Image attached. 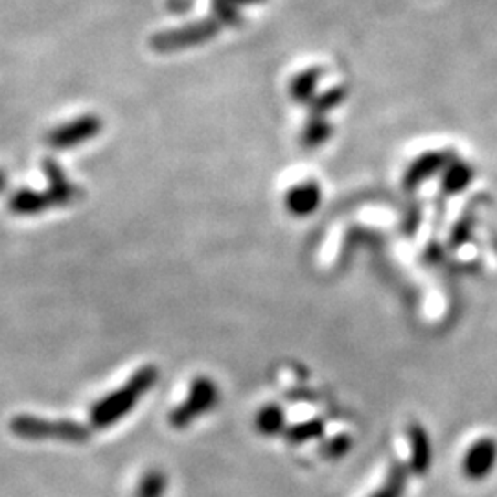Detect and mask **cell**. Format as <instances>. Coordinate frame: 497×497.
<instances>
[{
	"label": "cell",
	"instance_id": "obj_1",
	"mask_svg": "<svg viewBox=\"0 0 497 497\" xmlns=\"http://www.w3.org/2000/svg\"><path fill=\"white\" fill-rule=\"evenodd\" d=\"M157 382V370L152 366H146L139 370L137 375L130 380L128 386H123L120 391L112 393L105 400H101L94 411H92V422L98 428L111 426L123 415H128L137 402L143 398V395Z\"/></svg>",
	"mask_w": 497,
	"mask_h": 497
},
{
	"label": "cell",
	"instance_id": "obj_2",
	"mask_svg": "<svg viewBox=\"0 0 497 497\" xmlns=\"http://www.w3.org/2000/svg\"><path fill=\"white\" fill-rule=\"evenodd\" d=\"M219 400L217 386L208 378H197L192 384L188 398L170 415L174 428H186L192 420L210 411Z\"/></svg>",
	"mask_w": 497,
	"mask_h": 497
},
{
	"label": "cell",
	"instance_id": "obj_3",
	"mask_svg": "<svg viewBox=\"0 0 497 497\" xmlns=\"http://www.w3.org/2000/svg\"><path fill=\"white\" fill-rule=\"evenodd\" d=\"M100 132V120L96 116H81L47 135V144L54 150H70L89 141Z\"/></svg>",
	"mask_w": 497,
	"mask_h": 497
},
{
	"label": "cell",
	"instance_id": "obj_4",
	"mask_svg": "<svg viewBox=\"0 0 497 497\" xmlns=\"http://www.w3.org/2000/svg\"><path fill=\"white\" fill-rule=\"evenodd\" d=\"M497 462V442L490 437H484L470 446L462 460V471L468 479L479 481L484 479Z\"/></svg>",
	"mask_w": 497,
	"mask_h": 497
},
{
	"label": "cell",
	"instance_id": "obj_5",
	"mask_svg": "<svg viewBox=\"0 0 497 497\" xmlns=\"http://www.w3.org/2000/svg\"><path fill=\"white\" fill-rule=\"evenodd\" d=\"M43 170L48 181V199L52 203V206H65L70 205L76 197H78V188L67 179V175L63 174V170L59 168L58 163H54L52 159H47L43 163Z\"/></svg>",
	"mask_w": 497,
	"mask_h": 497
},
{
	"label": "cell",
	"instance_id": "obj_6",
	"mask_svg": "<svg viewBox=\"0 0 497 497\" xmlns=\"http://www.w3.org/2000/svg\"><path fill=\"white\" fill-rule=\"evenodd\" d=\"M52 203L47 194L30 190V188H21L14 192V196L8 201V208L12 214L17 216H36L50 208Z\"/></svg>",
	"mask_w": 497,
	"mask_h": 497
},
{
	"label": "cell",
	"instance_id": "obj_7",
	"mask_svg": "<svg viewBox=\"0 0 497 497\" xmlns=\"http://www.w3.org/2000/svg\"><path fill=\"white\" fill-rule=\"evenodd\" d=\"M411 446H413V457H411V470L418 475L426 473L431 464V446L428 440L426 431L420 426H411L409 429Z\"/></svg>",
	"mask_w": 497,
	"mask_h": 497
},
{
	"label": "cell",
	"instance_id": "obj_8",
	"mask_svg": "<svg viewBox=\"0 0 497 497\" xmlns=\"http://www.w3.org/2000/svg\"><path fill=\"white\" fill-rule=\"evenodd\" d=\"M284 428V413L279 406H266L257 415V429L262 435H277Z\"/></svg>",
	"mask_w": 497,
	"mask_h": 497
},
{
	"label": "cell",
	"instance_id": "obj_9",
	"mask_svg": "<svg viewBox=\"0 0 497 497\" xmlns=\"http://www.w3.org/2000/svg\"><path fill=\"white\" fill-rule=\"evenodd\" d=\"M166 486H168V482H166V475L163 471H159V470L148 471L143 477L135 497H163L166 492Z\"/></svg>",
	"mask_w": 497,
	"mask_h": 497
},
{
	"label": "cell",
	"instance_id": "obj_10",
	"mask_svg": "<svg viewBox=\"0 0 497 497\" xmlns=\"http://www.w3.org/2000/svg\"><path fill=\"white\" fill-rule=\"evenodd\" d=\"M406 481H407V470L402 464H397L387 482L372 497H402L406 490Z\"/></svg>",
	"mask_w": 497,
	"mask_h": 497
},
{
	"label": "cell",
	"instance_id": "obj_11",
	"mask_svg": "<svg viewBox=\"0 0 497 497\" xmlns=\"http://www.w3.org/2000/svg\"><path fill=\"white\" fill-rule=\"evenodd\" d=\"M323 433V422L321 420H313L308 424H301L290 429V440L291 442H306L310 439H315Z\"/></svg>",
	"mask_w": 497,
	"mask_h": 497
},
{
	"label": "cell",
	"instance_id": "obj_12",
	"mask_svg": "<svg viewBox=\"0 0 497 497\" xmlns=\"http://www.w3.org/2000/svg\"><path fill=\"white\" fill-rule=\"evenodd\" d=\"M346 448H348V440L344 437H341V439H335L333 442H330L326 446V451H328V455H339V453H344Z\"/></svg>",
	"mask_w": 497,
	"mask_h": 497
},
{
	"label": "cell",
	"instance_id": "obj_13",
	"mask_svg": "<svg viewBox=\"0 0 497 497\" xmlns=\"http://www.w3.org/2000/svg\"><path fill=\"white\" fill-rule=\"evenodd\" d=\"M6 183H8V175L3 170H0V192L6 188Z\"/></svg>",
	"mask_w": 497,
	"mask_h": 497
}]
</instances>
